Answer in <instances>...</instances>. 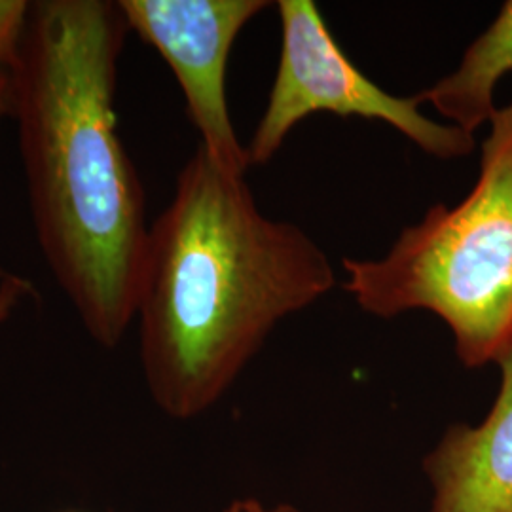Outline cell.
<instances>
[{"label": "cell", "mask_w": 512, "mask_h": 512, "mask_svg": "<svg viewBox=\"0 0 512 512\" xmlns=\"http://www.w3.org/2000/svg\"><path fill=\"white\" fill-rule=\"evenodd\" d=\"M128 31L118 2H33L10 71L42 253L103 348L118 346L135 317L150 232L114 114Z\"/></svg>", "instance_id": "1"}, {"label": "cell", "mask_w": 512, "mask_h": 512, "mask_svg": "<svg viewBox=\"0 0 512 512\" xmlns=\"http://www.w3.org/2000/svg\"><path fill=\"white\" fill-rule=\"evenodd\" d=\"M327 253L268 219L245 177L200 145L148 232L137 291L141 363L156 406L192 420L219 403L275 325L323 298Z\"/></svg>", "instance_id": "2"}, {"label": "cell", "mask_w": 512, "mask_h": 512, "mask_svg": "<svg viewBox=\"0 0 512 512\" xmlns=\"http://www.w3.org/2000/svg\"><path fill=\"white\" fill-rule=\"evenodd\" d=\"M344 289L370 315L429 311L467 368L512 346V103L495 110L480 175L458 205H433L378 260H344Z\"/></svg>", "instance_id": "3"}, {"label": "cell", "mask_w": 512, "mask_h": 512, "mask_svg": "<svg viewBox=\"0 0 512 512\" xmlns=\"http://www.w3.org/2000/svg\"><path fill=\"white\" fill-rule=\"evenodd\" d=\"M281 57L264 116L247 147L249 164H268L298 122L315 112L380 120L437 160L465 158L475 135L421 112L420 99L399 97L366 78L330 35L311 0H279Z\"/></svg>", "instance_id": "4"}, {"label": "cell", "mask_w": 512, "mask_h": 512, "mask_svg": "<svg viewBox=\"0 0 512 512\" xmlns=\"http://www.w3.org/2000/svg\"><path fill=\"white\" fill-rule=\"evenodd\" d=\"M129 31L156 48L171 67L200 133V145L228 173L245 177L226 99V67L241 29L270 6L266 0H120Z\"/></svg>", "instance_id": "5"}, {"label": "cell", "mask_w": 512, "mask_h": 512, "mask_svg": "<svg viewBox=\"0 0 512 512\" xmlns=\"http://www.w3.org/2000/svg\"><path fill=\"white\" fill-rule=\"evenodd\" d=\"M501 385L480 425H452L423 461L429 512H512V346L497 361Z\"/></svg>", "instance_id": "6"}, {"label": "cell", "mask_w": 512, "mask_h": 512, "mask_svg": "<svg viewBox=\"0 0 512 512\" xmlns=\"http://www.w3.org/2000/svg\"><path fill=\"white\" fill-rule=\"evenodd\" d=\"M509 73H512V0L501 6L494 23L471 42L458 69L416 97L421 105L427 103L442 114L448 124L475 135L476 129L494 118L495 86Z\"/></svg>", "instance_id": "7"}, {"label": "cell", "mask_w": 512, "mask_h": 512, "mask_svg": "<svg viewBox=\"0 0 512 512\" xmlns=\"http://www.w3.org/2000/svg\"><path fill=\"white\" fill-rule=\"evenodd\" d=\"M31 2L0 0V67L12 71L18 65Z\"/></svg>", "instance_id": "8"}, {"label": "cell", "mask_w": 512, "mask_h": 512, "mask_svg": "<svg viewBox=\"0 0 512 512\" xmlns=\"http://www.w3.org/2000/svg\"><path fill=\"white\" fill-rule=\"evenodd\" d=\"M33 291V285L27 279H21L16 275H8L0 283V323L10 317V313L18 306L23 296Z\"/></svg>", "instance_id": "9"}, {"label": "cell", "mask_w": 512, "mask_h": 512, "mask_svg": "<svg viewBox=\"0 0 512 512\" xmlns=\"http://www.w3.org/2000/svg\"><path fill=\"white\" fill-rule=\"evenodd\" d=\"M220 512H298L291 505L283 503H264L256 497H241L234 499L228 507H224Z\"/></svg>", "instance_id": "10"}, {"label": "cell", "mask_w": 512, "mask_h": 512, "mask_svg": "<svg viewBox=\"0 0 512 512\" xmlns=\"http://www.w3.org/2000/svg\"><path fill=\"white\" fill-rule=\"evenodd\" d=\"M8 112H12V73L0 67V118ZM8 275L0 268V281Z\"/></svg>", "instance_id": "11"}]
</instances>
